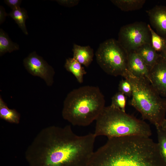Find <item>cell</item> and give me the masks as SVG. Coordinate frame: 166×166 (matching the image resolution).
Returning <instances> with one entry per match:
<instances>
[{"instance_id":"6da1fadb","label":"cell","mask_w":166,"mask_h":166,"mask_svg":"<svg viewBox=\"0 0 166 166\" xmlns=\"http://www.w3.org/2000/svg\"><path fill=\"white\" fill-rule=\"evenodd\" d=\"M96 137L78 136L70 125L46 127L27 147L25 158L29 166H87Z\"/></svg>"},{"instance_id":"7a4b0ae2","label":"cell","mask_w":166,"mask_h":166,"mask_svg":"<svg viewBox=\"0 0 166 166\" xmlns=\"http://www.w3.org/2000/svg\"><path fill=\"white\" fill-rule=\"evenodd\" d=\"M87 166H166L157 143L149 137L108 138L93 152Z\"/></svg>"},{"instance_id":"3957f363","label":"cell","mask_w":166,"mask_h":166,"mask_svg":"<svg viewBox=\"0 0 166 166\" xmlns=\"http://www.w3.org/2000/svg\"><path fill=\"white\" fill-rule=\"evenodd\" d=\"M105 100L99 88L86 85L72 90L63 104V118L74 126H86L97 118L104 108Z\"/></svg>"},{"instance_id":"277c9868","label":"cell","mask_w":166,"mask_h":166,"mask_svg":"<svg viewBox=\"0 0 166 166\" xmlns=\"http://www.w3.org/2000/svg\"><path fill=\"white\" fill-rule=\"evenodd\" d=\"M96 136L108 138L130 136H150L152 131L144 121L110 105L105 107L96 120Z\"/></svg>"},{"instance_id":"5b68a950","label":"cell","mask_w":166,"mask_h":166,"mask_svg":"<svg viewBox=\"0 0 166 166\" xmlns=\"http://www.w3.org/2000/svg\"><path fill=\"white\" fill-rule=\"evenodd\" d=\"M132 87L130 104L141 114L143 118L156 127L165 119L166 100L161 96L148 81L134 76L128 69L123 76Z\"/></svg>"},{"instance_id":"8992f818","label":"cell","mask_w":166,"mask_h":166,"mask_svg":"<svg viewBox=\"0 0 166 166\" xmlns=\"http://www.w3.org/2000/svg\"><path fill=\"white\" fill-rule=\"evenodd\" d=\"M128 53L118 41L111 38L100 44L95 55L97 62L107 74L123 77L128 70Z\"/></svg>"},{"instance_id":"52a82bcc","label":"cell","mask_w":166,"mask_h":166,"mask_svg":"<svg viewBox=\"0 0 166 166\" xmlns=\"http://www.w3.org/2000/svg\"><path fill=\"white\" fill-rule=\"evenodd\" d=\"M118 41L128 53L135 52L144 44H151L148 25L142 22H136L122 26Z\"/></svg>"},{"instance_id":"ba28073f","label":"cell","mask_w":166,"mask_h":166,"mask_svg":"<svg viewBox=\"0 0 166 166\" xmlns=\"http://www.w3.org/2000/svg\"><path fill=\"white\" fill-rule=\"evenodd\" d=\"M23 64L29 73L42 79L49 86L53 85L55 73L53 68L35 51L24 59Z\"/></svg>"},{"instance_id":"9c48e42d","label":"cell","mask_w":166,"mask_h":166,"mask_svg":"<svg viewBox=\"0 0 166 166\" xmlns=\"http://www.w3.org/2000/svg\"><path fill=\"white\" fill-rule=\"evenodd\" d=\"M150 83L160 96L166 97V63L160 58L150 69Z\"/></svg>"},{"instance_id":"30bf717a","label":"cell","mask_w":166,"mask_h":166,"mask_svg":"<svg viewBox=\"0 0 166 166\" xmlns=\"http://www.w3.org/2000/svg\"><path fill=\"white\" fill-rule=\"evenodd\" d=\"M146 12L157 34L166 38V6H156Z\"/></svg>"},{"instance_id":"8fae6325","label":"cell","mask_w":166,"mask_h":166,"mask_svg":"<svg viewBox=\"0 0 166 166\" xmlns=\"http://www.w3.org/2000/svg\"><path fill=\"white\" fill-rule=\"evenodd\" d=\"M128 70L134 76L150 83V69L136 52L128 53Z\"/></svg>"},{"instance_id":"7c38bea8","label":"cell","mask_w":166,"mask_h":166,"mask_svg":"<svg viewBox=\"0 0 166 166\" xmlns=\"http://www.w3.org/2000/svg\"><path fill=\"white\" fill-rule=\"evenodd\" d=\"M72 50L73 58L81 65L87 67L93 61V50L89 45L81 46L74 44Z\"/></svg>"},{"instance_id":"4fadbf2b","label":"cell","mask_w":166,"mask_h":166,"mask_svg":"<svg viewBox=\"0 0 166 166\" xmlns=\"http://www.w3.org/2000/svg\"><path fill=\"white\" fill-rule=\"evenodd\" d=\"M135 52L140 56L150 69L160 58L159 54L153 48L151 43L142 45Z\"/></svg>"},{"instance_id":"5bb4252c","label":"cell","mask_w":166,"mask_h":166,"mask_svg":"<svg viewBox=\"0 0 166 166\" xmlns=\"http://www.w3.org/2000/svg\"><path fill=\"white\" fill-rule=\"evenodd\" d=\"M0 118L9 123L18 124L20 121V114L15 109H10L0 97Z\"/></svg>"},{"instance_id":"9a60e30c","label":"cell","mask_w":166,"mask_h":166,"mask_svg":"<svg viewBox=\"0 0 166 166\" xmlns=\"http://www.w3.org/2000/svg\"><path fill=\"white\" fill-rule=\"evenodd\" d=\"M65 67L67 71L74 75L79 83L83 82L84 75L87 73L78 61L73 58H69L66 59Z\"/></svg>"},{"instance_id":"2e32d148","label":"cell","mask_w":166,"mask_h":166,"mask_svg":"<svg viewBox=\"0 0 166 166\" xmlns=\"http://www.w3.org/2000/svg\"><path fill=\"white\" fill-rule=\"evenodd\" d=\"M111 1L121 10L127 12L140 9L146 2L144 0H113Z\"/></svg>"},{"instance_id":"e0dca14e","label":"cell","mask_w":166,"mask_h":166,"mask_svg":"<svg viewBox=\"0 0 166 166\" xmlns=\"http://www.w3.org/2000/svg\"><path fill=\"white\" fill-rule=\"evenodd\" d=\"M19 49V45L13 42L7 34L2 29L0 30V55L7 52L11 53Z\"/></svg>"},{"instance_id":"ac0fdd59","label":"cell","mask_w":166,"mask_h":166,"mask_svg":"<svg viewBox=\"0 0 166 166\" xmlns=\"http://www.w3.org/2000/svg\"><path fill=\"white\" fill-rule=\"evenodd\" d=\"M8 15L15 21L25 34H28L25 22L28 17L27 11L25 9L19 7L13 9L8 14Z\"/></svg>"},{"instance_id":"d6986e66","label":"cell","mask_w":166,"mask_h":166,"mask_svg":"<svg viewBox=\"0 0 166 166\" xmlns=\"http://www.w3.org/2000/svg\"><path fill=\"white\" fill-rule=\"evenodd\" d=\"M147 25L151 34L152 46L157 53H160L166 49V38L156 33L149 24Z\"/></svg>"},{"instance_id":"ffe728a7","label":"cell","mask_w":166,"mask_h":166,"mask_svg":"<svg viewBox=\"0 0 166 166\" xmlns=\"http://www.w3.org/2000/svg\"><path fill=\"white\" fill-rule=\"evenodd\" d=\"M160 152L166 165V132L160 126L156 127Z\"/></svg>"},{"instance_id":"44dd1931","label":"cell","mask_w":166,"mask_h":166,"mask_svg":"<svg viewBox=\"0 0 166 166\" xmlns=\"http://www.w3.org/2000/svg\"><path fill=\"white\" fill-rule=\"evenodd\" d=\"M126 96L123 93L119 92L112 98L111 107L125 112Z\"/></svg>"},{"instance_id":"7402d4cb","label":"cell","mask_w":166,"mask_h":166,"mask_svg":"<svg viewBox=\"0 0 166 166\" xmlns=\"http://www.w3.org/2000/svg\"><path fill=\"white\" fill-rule=\"evenodd\" d=\"M118 89L119 92L123 93L126 96L129 97L132 96V86L127 79H122L120 81L118 85Z\"/></svg>"},{"instance_id":"603a6c76","label":"cell","mask_w":166,"mask_h":166,"mask_svg":"<svg viewBox=\"0 0 166 166\" xmlns=\"http://www.w3.org/2000/svg\"><path fill=\"white\" fill-rule=\"evenodd\" d=\"M60 5L66 6L71 7L78 4L79 0H57L56 1Z\"/></svg>"},{"instance_id":"cb8c5ba5","label":"cell","mask_w":166,"mask_h":166,"mask_svg":"<svg viewBox=\"0 0 166 166\" xmlns=\"http://www.w3.org/2000/svg\"><path fill=\"white\" fill-rule=\"evenodd\" d=\"M5 3L13 10L20 7L22 0H6Z\"/></svg>"},{"instance_id":"d4e9b609","label":"cell","mask_w":166,"mask_h":166,"mask_svg":"<svg viewBox=\"0 0 166 166\" xmlns=\"http://www.w3.org/2000/svg\"><path fill=\"white\" fill-rule=\"evenodd\" d=\"M8 14L6 13L4 8L2 6H0V23L2 24L5 20V17Z\"/></svg>"},{"instance_id":"484cf974","label":"cell","mask_w":166,"mask_h":166,"mask_svg":"<svg viewBox=\"0 0 166 166\" xmlns=\"http://www.w3.org/2000/svg\"><path fill=\"white\" fill-rule=\"evenodd\" d=\"M159 54L160 58L166 63V49Z\"/></svg>"},{"instance_id":"4316f807","label":"cell","mask_w":166,"mask_h":166,"mask_svg":"<svg viewBox=\"0 0 166 166\" xmlns=\"http://www.w3.org/2000/svg\"><path fill=\"white\" fill-rule=\"evenodd\" d=\"M160 127L163 130L166 132V119H165L164 121Z\"/></svg>"}]
</instances>
